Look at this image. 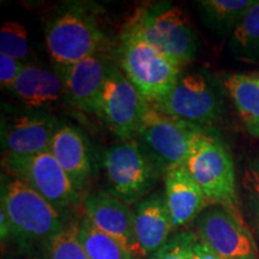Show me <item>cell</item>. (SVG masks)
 I'll use <instances>...</instances> for the list:
<instances>
[{
	"mask_svg": "<svg viewBox=\"0 0 259 259\" xmlns=\"http://www.w3.org/2000/svg\"><path fill=\"white\" fill-rule=\"evenodd\" d=\"M113 65L97 53L66 67H59L65 95L74 107L87 113H97L100 96Z\"/></svg>",
	"mask_w": 259,
	"mask_h": 259,
	"instance_id": "cell-14",
	"label": "cell"
},
{
	"mask_svg": "<svg viewBox=\"0 0 259 259\" xmlns=\"http://www.w3.org/2000/svg\"><path fill=\"white\" fill-rule=\"evenodd\" d=\"M84 216L96 228L119 241L135 258H143L136 235L135 210L106 191H95L82 200Z\"/></svg>",
	"mask_w": 259,
	"mask_h": 259,
	"instance_id": "cell-12",
	"label": "cell"
},
{
	"mask_svg": "<svg viewBox=\"0 0 259 259\" xmlns=\"http://www.w3.org/2000/svg\"><path fill=\"white\" fill-rule=\"evenodd\" d=\"M185 167L203 191L209 206H222L236 218L245 220L234 161L221 139L206 131H197L191 141Z\"/></svg>",
	"mask_w": 259,
	"mask_h": 259,
	"instance_id": "cell-2",
	"label": "cell"
},
{
	"mask_svg": "<svg viewBox=\"0 0 259 259\" xmlns=\"http://www.w3.org/2000/svg\"><path fill=\"white\" fill-rule=\"evenodd\" d=\"M193 259H222L198 238L193 245Z\"/></svg>",
	"mask_w": 259,
	"mask_h": 259,
	"instance_id": "cell-28",
	"label": "cell"
},
{
	"mask_svg": "<svg viewBox=\"0 0 259 259\" xmlns=\"http://www.w3.org/2000/svg\"><path fill=\"white\" fill-rule=\"evenodd\" d=\"M240 197L250 218L252 233L259 242V158L248 161L242 170Z\"/></svg>",
	"mask_w": 259,
	"mask_h": 259,
	"instance_id": "cell-24",
	"label": "cell"
},
{
	"mask_svg": "<svg viewBox=\"0 0 259 259\" xmlns=\"http://www.w3.org/2000/svg\"><path fill=\"white\" fill-rule=\"evenodd\" d=\"M226 89L208 71L183 73L163 101L151 105L161 112L206 131L225 114Z\"/></svg>",
	"mask_w": 259,
	"mask_h": 259,
	"instance_id": "cell-4",
	"label": "cell"
},
{
	"mask_svg": "<svg viewBox=\"0 0 259 259\" xmlns=\"http://www.w3.org/2000/svg\"><path fill=\"white\" fill-rule=\"evenodd\" d=\"M228 48L235 59L259 64V0H255L233 31Z\"/></svg>",
	"mask_w": 259,
	"mask_h": 259,
	"instance_id": "cell-21",
	"label": "cell"
},
{
	"mask_svg": "<svg viewBox=\"0 0 259 259\" xmlns=\"http://www.w3.org/2000/svg\"><path fill=\"white\" fill-rule=\"evenodd\" d=\"M121 71L149 105L163 101L173 90L184 66L161 53L126 27L121 37Z\"/></svg>",
	"mask_w": 259,
	"mask_h": 259,
	"instance_id": "cell-3",
	"label": "cell"
},
{
	"mask_svg": "<svg viewBox=\"0 0 259 259\" xmlns=\"http://www.w3.org/2000/svg\"><path fill=\"white\" fill-rule=\"evenodd\" d=\"M222 83L246 131L252 137L259 138V78L235 73L227 76Z\"/></svg>",
	"mask_w": 259,
	"mask_h": 259,
	"instance_id": "cell-20",
	"label": "cell"
},
{
	"mask_svg": "<svg viewBox=\"0 0 259 259\" xmlns=\"http://www.w3.org/2000/svg\"><path fill=\"white\" fill-rule=\"evenodd\" d=\"M135 223L142 255L150 257L176 233L163 192L149 194L136 204Z\"/></svg>",
	"mask_w": 259,
	"mask_h": 259,
	"instance_id": "cell-16",
	"label": "cell"
},
{
	"mask_svg": "<svg viewBox=\"0 0 259 259\" xmlns=\"http://www.w3.org/2000/svg\"><path fill=\"white\" fill-rule=\"evenodd\" d=\"M78 223V238L90 259H137L120 242L107 235L83 215Z\"/></svg>",
	"mask_w": 259,
	"mask_h": 259,
	"instance_id": "cell-22",
	"label": "cell"
},
{
	"mask_svg": "<svg viewBox=\"0 0 259 259\" xmlns=\"http://www.w3.org/2000/svg\"><path fill=\"white\" fill-rule=\"evenodd\" d=\"M24 65L25 64H22V61L15 59V58L0 53V84H2V88H12Z\"/></svg>",
	"mask_w": 259,
	"mask_h": 259,
	"instance_id": "cell-27",
	"label": "cell"
},
{
	"mask_svg": "<svg viewBox=\"0 0 259 259\" xmlns=\"http://www.w3.org/2000/svg\"><path fill=\"white\" fill-rule=\"evenodd\" d=\"M105 35L96 18L82 5H70L46 27V46L58 67H66L101 53Z\"/></svg>",
	"mask_w": 259,
	"mask_h": 259,
	"instance_id": "cell-7",
	"label": "cell"
},
{
	"mask_svg": "<svg viewBox=\"0 0 259 259\" xmlns=\"http://www.w3.org/2000/svg\"><path fill=\"white\" fill-rule=\"evenodd\" d=\"M194 128L149 105L139 125L136 139L164 173L185 166Z\"/></svg>",
	"mask_w": 259,
	"mask_h": 259,
	"instance_id": "cell-9",
	"label": "cell"
},
{
	"mask_svg": "<svg viewBox=\"0 0 259 259\" xmlns=\"http://www.w3.org/2000/svg\"><path fill=\"white\" fill-rule=\"evenodd\" d=\"M127 28L183 66L198 53L196 29L183 10L168 3L141 8Z\"/></svg>",
	"mask_w": 259,
	"mask_h": 259,
	"instance_id": "cell-5",
	"label": "cell"
},
{
	"mask_svg": "<svg viewBox=\"0 0 259 259\" xmlns=\"http://www.w3.org/2000/svg\"><path fill=\"white\" fill-rule=\"evenodd\" d=\"M28 30L16 21H6L0 29V53L15 58L19 61L29 56Z\"/></svg>",
	"mask_w": 259,
	"mask_h": 259,
	"instance_id": "cell-25",
	"label": "cell"
},
{
	"mask_svg": "<svg viewBox=\"0 0 259 259\" xmlns=\"http://www.w3.org/2000/svg\"><path fill=\"white\" fill-rule=\"evenodd\" d=\"M15 259H47V257H46V254H45V257H42V255L37 254L36 252L34 251V252H27V253L18 255V257Z\"/></svg>",
	"mask_w": 259,
	"mask_h": 259,
	"instance_id": "cell-29",
	"label": "cell"
},
{
	"mask_svg": "<svg viewBox=\"0 0 259 259\" xmlns=\"http://www.w3.org/2000/svg\"><path fill=\"white\" fill-rule=\"evenodd\" d=\"M47 259H90L78 238V223L65 225L45 246Z\"/></svg>",
	"mask_w": 259,
	"mask_h": 259,
	"instance_id": "cell-23",
	"label": "cell"
},
{
	"mask_svg": "<svg viewBox=\"0 0 259 259\" xmlns=\"http://www.w3.org/2000/svg\"><path fill=\"white\" fill-rule=\"evenodd\" d=\"M148 106L124 72L112 66L97 108L109 131L122 141L136 139Z\"/></svg>",
	"mask_w": 259,
	"mask_h": 259,
	"instance_id": "cell-10",
	"label": "cell"
},
{
	"mask_svg": "<svg viewBox=\"0 0 259 259\" xmlns=\"http://www.w3.org/2000/svg\"><path fill=\"white\" fill-rule=\"evenodd\" d=\"M9 220L10 240L23 253L46 246L65 225L63 215L19 179L11 177L2 185V209Z\"/></svg>",
	"mask_w": 259,
	"mask_h": 259,
	"instance_id": "cell-1",
	"label": "cell"
},
{
	"mask_svg": "<svg viewBox=\"0 0 259 259\" xmlns=\"http://www.w3.org/2000/svg\"><path fill=\"white\" fill-rule=\"evenodd\" d=\"M197 235L222 259H259L253 233L245 220L210 205L197 219Z\"/></svg>",
	"mask_w": 259,
	"mask_h": 259,
	"instance_id": "cell-11",
	"label": "cell"
},
{
	"mask_svg": "<svg viewBox=\"0 0 259 259\" xmlns=\"http://www.w3.org/2000/svg\"><path fill=\"white\" fill-rule=\"evenodd\" d=\"M164 198L174 232L198 219L208 208L205 196L185 166L168 170L163 176Z\"/></svg>",
	"mask_w": 259,
	"mask_h": 259,
	"instance_id": "cell-15",
	"label": "cell"
},
{
	"mask_svg": "<svg viewBox=\"0 0 259 259\" xmlns=\"http://www.w3.org/2000/svg\"><path fill=\"white\" fill-rule=\"evenodd\" d=\"M255 0H199L194 3L200 22L218 40L231 37Z\"/></svg>",
	"mask_w": 259,
	"mask_h": 259,
	"instance_id": "cell-19",
	"label": "cell"
},
{
	"mask_svg": "<svg viewBox=\"0 0 259 259\" xmlns=\"http://www.w3.org/2000/svg\"><path fill=\"white\" fill-rule=\"evenodd\" d=\"M3 167L44 197L61 215L80 202V193L50 151L31 156H4Z\"/></svg>",
	"mask_w": 259,
	"mask_h": 259,
	"instance_id": "cell-8",
	"label": "cell"
},
{
	"mask_svg": "<svg viewBox=\"0 0 259 259\" xmlns=\"http://www.w3.org/2000/svg\"><path fill=\"white\" fill-rule=\"evenodd\" d=\"M197 239L198 235L190 229L178 231L149 259H193V245Z\"/></svg>",
	"mask_w": 259,
	"mask_h": 259,
	"instance_id": "cell-26",
	"label": "cell"
},
{
	"mask_svg": "<svg viewBox=\"0 0 259 259\" xmlns=\"http://www.w3.org/2000/svg\"><path fill=\"white\" fill-rule=\"evenodd\" d=\"M50 153L80 193L92 174V160L83 135L72 126H59L52 139Z\"/></svg>",
	"mask_w": 259,
	"mask_h": 259,
	"instance_id": "cell-17",
	"label": "cell"
},
{
	"mask_svg": "<svg viewBox=\"0 0 259 259\" xmlns=\"http://www.w3.org/2000/svg\"><path fill=\"white\" fill-rule=\"evenodd\" d=\"M57 119L45 112H28L4 119L2 148L4 156H31L50 151Z\"/></svg>",
	"mask_w": 259,
	"mask_h": 259,
	"instance_id": "cell-13",
	"label": "cell"
},
{
	"mask_svg": "<svg viewBox=\"0 0 259 259\" xmlns=\"http://www.w3.org/2000/svg\"><path fill=\"white\" fill-rule=\"evenodd\" d=\"M102 166L107 183L106 192L127 205L147 198L163 176L137 139L121 141L107 148L102 156Z\"/></svg>",
	"mask_w": 259,
	"mask_h": 259,
	"instance_id": "cell-6",
	"label": "cell"
},
{
	"mask_svg": "<svg viewBox=\"0 0 259 259\" xmlns=\"http://www.w3.org/2000/svg\"><path fill=\"white\" fill-rule=\"evenodd\" d=\"M11 90L31 108H47L65 95L61 74L37 65H24Z\"/></svg>",
	"mask_w": 259,
	"mask_h": 259,
	"instance_id": "cell-18",
	"label": "cell"
}]
</instances>
